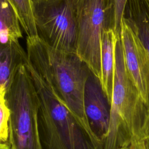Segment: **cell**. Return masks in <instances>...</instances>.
<instances>
[{
    "label": "cell",
    "instance_id": "6da1fadb",
    "mask_svg": "<svg viewBox=\"0 0 149 149\" xmlns=\"http://www.w3.org/2000/svg\"><path fill=\"white\" fill-rule=\"evenodd\" d=\"M38 99V120L44 149H104V141L86 129L68 108L48 76L27 61Z\"/></svg>",
    "mask_w": 149,
    "mask_h": 149
},
{
    "label": "cell",
    "instance_id": "7a4b0ae2",
    "mask_svg": "<svg viewBox=\"0 0 149 149\" xmlns=\"http://www.w3.org/2000/svg\"><path fill=\"white\" fill-rule=\"evenodd\" d=\"M26 48L28 62L48 76L59 96L80 123L93 132L84 104L85 86L91 72L87 65L76 53L55 49L38 36L27 37Z\"/></svg>",
    "mask_w": 149,
    "mask_h": 149
},
{
    "label": "cell",
    "instance_id": "3957f363",
    "mask_svg": "<svg viewBox=\"0 0 149 149\" xmlns=\"http://www.w3.org/2000/svg\"><path fill=\"white\" fill-rule=\"evenodd\" d=\"M138 90L126 68L120 36L116 40L115 68L112 96L109 103V122L104 149H123L141 138L148 113Z\"/></svg>",
    "mask_w": 149,
    "mask_h": 149
},
{
    "label": "cell",
    "instance_id": "277c9868",
    "mask_svg": "<svg viewBox=\"0 0 149 149\" xmlns=\"http://www.w3.org/2000/svg\"><path fill=\"white\" fill-rule=\"evenodd\" d=\"M26 63L19 68L6 92L10 110L7 141L10 149H44L38 96Z\"/></svg>",
    "mask_w": 149,
    "mask_h": 149
},
{
    "label": "cell",
    "instance_id": "5b68a950",
    "mask_svg": "<svg viewBox=\"0 0 149 149\" xmlns=\"http://www.w3.org/2000/svg\"><path fill=\"white\" fill-rule=\"evenodd\" d=\"M77 40L76 54L99 80L102 31L110 29V0H73Z\"/></svg>",
    "mask_w": 149,
    "mask_h": 149
},
{
    "label": "cell",
    "instance_id": "8992f818",
    "mask_svg": "<svg viewBox=\"0 0 149 149\" xmlns=\"http://www.w3.org/2000/svg\"><path fill=\"white\" fill-rule=\"evenodd\" d=\"M38 36L58 50L76 53L77 30L73 0L33 3Z\"/></svg>",
    "mask_w": 149,
    "mask_h": 149
},
{
    "label": "cell",
    "instance_id": "52a82bcc",
    "mask_svg": "<svg viewBox=\"0 0 149 149\" xmlns=\"http://www.w3.org/2000/svg\"><path fill=\"white\" fill-rule=\"evenodd\" d=\"M120 38L126 69L149 111L148 62L140 41L124 18Z\"/></svg>",
    "mask_w": 149,
    "mask_h": 149
},
{
    "label": "cell",
    "instance_id": "ba28073f",
    "mask_svg": "<svg viewBox=\"0 0 149 149\" xmlns=\"http://www.w3.org/2000/svg\"><path fill=\"white\" fill-rule=\"evenodd\" d=\"M85 112L94 133L105 141L109 122V104L99 79L91 72L87 78L84 95Z\"/></svg>",
    "mask_w": 149,
    "mask_h": 149
},
{
    "label": "cell",
    "instance_id": "9c48e42d",
    "mask_svg": "<svg viewBox=\"0 0 149 149\" xmlns=\"http://www.w3.org/2000/svg\"><path fill=\"white\" fill-rule=\"evenodd\" d=\"M27 60V53L19 41L0 42V87L8 90L19 68Z\"/></svg>",
    "mask_w": 149,
    "mask_h": 149
},
{
    "label": "cell",
    "instance_id": "30bf717a",
    "mask_svg": "<svg viewBox=\"0 0 149 149\" xmlns=\"http://www.w3.org/2000/svg\"><path fill=\"white\" fill-rule=\"evenodd\" d=\"M117 37L111 29L102 31L101 42V74L100 81L102 91L110 103L114 76L115 47Z\"/></svg>",
    "mask_w": 149,
    "mask_h": 149
},
{
    "label": "cell",
    "instance_id": "8fae6325",
    "mask_svg": "<svg viewBox=\"0 0 149 149\" xmlns=\"http://www.w3.org/2000/svg\"><path fill=\"white\" fill-rule=\"evenodd\" d=\"M124 19L140 41L149 65V13L141 0H127Z\"/></svg>",
    "mask_w": 149,
    "mask_h": 149
},
{
    "label": "cell",
    "instance_id": "7c38bea8",
    "mask_svg": "<svg viewBox=\"0 0 149 149\" xmlns=\"http://www.w3.org/2000/svg\"><path fill=\"white\" fill-rule=\"evenodd\" d=\"M17 12L9 0H0V42L19 41L22 38Z\"/></svg>",
    "mask_w": 149,
    "mask_h": 149
},
{
    "label": "cell",
    "instance_id": "4fadbf2b",
    "mask_svg": "<svg viewBox=\"0 0 149 149\" xmlns=\"http://www.w3.org/2000/svg\"><path fill=\"white\" fill-rule=\"evenodd\" d=\"M18 15L20 26L27 37L37 36L33 13V2L31 0H9Z\"/></svg>",
    "mask_w": 149,
    "mask_h": 149
},
{
    "label": "cell",
    "instance_id": "5bb4252c",
    "mask_svg": "<svg viewBox=\"0 0 149 149\" xmlns=\"http://www.w3.org/2000/svg\"><path fill=\"white\" fill-rule=\"evenodd\" d=\"M127 0H110V29L116 36H120L124 12Z\"/></svg>",
    "mask_w": 149,
    "mask_h": 149
},
{
    "label": "cell",
    "instance_id": "9a60e30c",
    "mask_svg": "<svg viewBox=\"0 0 149 149\" xmlns=\"http://www.w3.org/2000/svg\"><path fill=\"white\" fill-rule=\"evenodd\" d=\"M6 90L0 87V143L8 141L10 110L6 100Z\"/></svg>",
    "mask_w": 149,
    "mask_h": 149
},
{
    "label": "cell",
    "instance_id": "2e32d148",
    "mask_svg": "<svg viewBox=\"0 0 149 149\" xmlns=\"http://www.w3.org/2000/svg\"><path fill=\"white\" fill-rule=\"evenodd\" d=\"M126 149H147V148L143 140L137 139L133 140L126 147Z\"/></svg>",
    "mask_w": 149,
    "mask_h": 149
},
{
    "label": "cell",
    "instance_id": "e0dca14e",
    "mask_svg": "<svg viewBox=\"0 0 149 149\" xmlns=\"http://www.w3.org/2000/svg\"><path fill=\"white\" fill-rule=\"evenodd\" d=\"M143 140H147L149 139V112L146 118L142 132L141 134V138Z\"/></svg>",
    "mask_w": 149,
    "mask_h": 149
},
{
    "label": "cell",
    "instance_id": "ac0fdd59",
    "mask_svg": "<svg viewBox=\"0 0 149 149\" xmlns=\"http://www.w3.org/2000/svg\"><path fill=\"white\" fill-rule=\"evenodd\" d=\"M0 149H10V147L8 141L0 143Z\"/></svg>",
    "mask_w": 149,
    "mask_h": 149
},
{
    "label": "cell",
    "instance_id": "d6986e66",
    "mask_svg": "<svg viewBox=\"0 0 149 149\" xmlns=\"http://www.w3.org/2000/svg\"><path fill=\"white\" fill-rule=\"evenodd\" d=\"M149 13V0H141Z\"/></svg>",
    "mask_w": 149,
    "mask_h": 149
},
{
    "label": "cell",
    "instance_id": "ffe728a7",
    "mask_svg": "<svg viewBox=\"0 0 149 149\" xmlns=\"http://www.w3.org/2000/svg\"><path fill=\"white\" fill-rule=\"evenodd\" d=\"M145 142V144L146 145V147L147 148V149H149V139L147 140H144Z\"/></svg>",
    "mask_w": 149,
    "mask_h": 149
},
{
    "label": "cell",
    "instance_id": "44dd1931",
    "mask_svg": "<svg viewBox=\"0 0 149 149\" xmlns=\"http://www.w3.org/2000/svg\"><path fill=\"white\" fill-rule=\"evenodd\" d=\"M32 1V2H38V1H47V0H31Z\"/></svg>",
    "mask_w": 149,
    "mask_h": 149
},
{
    "label": "cell",
    "instance_id": "7402d4cb",
    "mask_svg": "<svg viewBox=\"0 0 149 149\" xmlns=\"http://www.w3.org/2000/svg\"><path fill=\"white\" fill-rule=\"evenodd\" d=\"M123 149H126V148H123Z\"/></svg>",
    "mask_w": 149,
    "mask_h": 149
}]
</instances>
